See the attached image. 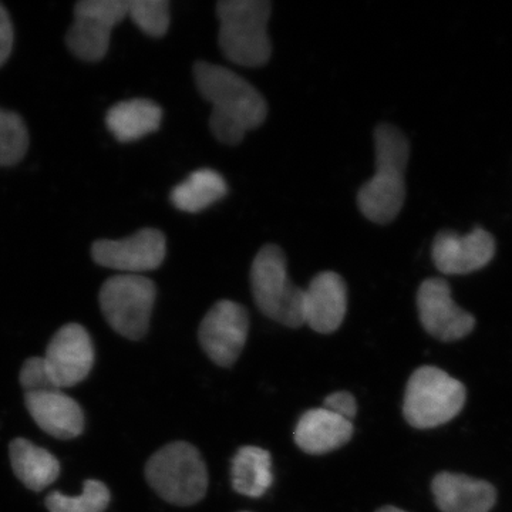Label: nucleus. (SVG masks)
Returning <instances> with one entry per match:
<instances>
[{
  "label": "nucleus",
  "mask_w": 512,
  "mask_h": 512,
  "mask_svg": "<svg viewBox=\"0 0 512 512\" xmlns=\"http://www.w3.org/2000/svg\"><path fill=\"white\" fill-rule=\"evenodd\" d=\"M194 76L198 92L212 106V134L222 144L237 146L248 131L264 124L268 104L262 94L237 73L218 64L198 62Z\"/></svg>",
  "instance_id": "f257e3e1"
},
{
  "label": "nucleus",
  "mask_w": 512,
  "mask_h": 512,
  "mask_svg": "<svg viewBox=\"0 0 512 512\" xmlns=\"http://www.w3.org/2000/svg\"><path fill=\"white\" fill-rule=\"evenodd\" d=\"M375 151V175L357 192V207L367 220L386 225L396 220L406 200L409 140L399 128L380 124L375 130Z\"/></svg>",
  "instance_id": "f03ea898"
},
{
  "label": "nucleus",
  "mask_w": 512,
  "mask_h": 512,
  "mask_svg": "<svg viewBox=\"0 0 512 512\" xmlns=\"http://www.w3.org/2000/svg\"><path fill=\"white\" fill-rule=\"evenodd\" d=\"M271 13L269 0H221L218 3V42L229 62L244 67H261L268 63L272 55L268 36Z\"/></svg>",
  "instance_id": "7ed1b4c3"
},
{
  "label": "nucleus",
  "mask_w": 512,
  "mask_h": 512,
  "mask_svg": "<svg viewBox=\"0 0 512 512\" xmlns=\"http://www.w3.org/2000/svg\"><path fill=\"white\" fill-rule=\"evenodd\" d=\"M146 480L167 503L188 507L200 503L207 494L208 471L197 448L174 441L147 461Z\"/></svg>",
  "instance_id": "20e7f679"
},
{
  "label": "nucleus",
  "mask_w": 512,
  "mask_h": 512,
  "mask_svg": "<svg viewBox=\"0 0 512 512\" xmlns=\"http://www.w3.org/2000/svg\"><path fill=\"white\" fill-rule=\"evenodd\" d=\"M251 289L259 311L269 319L301 328L303 322V289L288 276L286 256L278 245L259 249L251 268Z\"/></svg>",
  "instance_id": "39448f33"
},
{
  "label": "nucleus",
  "mask_w": 512,
  "mask_h": 512,
  "mask_svg": "<svg viewBox=\"0 0 512 512\" xmlns=\"http://www.w3.org/2000/svg\"><path fill=\"white\" fill-rule=\"evenodd\" d=\"M466 387L437 367H420L410 377L403 414L416 429H433L453 420L466 404Z\"/></svg>",
  "instance_id": "423d86ee"
},
{
  "label": "nucleus",
  "mask_w": 512,
  "mask_h": 512,
  "mask_svg": "<svg viewBox=\"0 0 512 512\" xmlns=\"http://www.w3.org/2000/svg\"><path fill=\"white\" fill-rule=\"evenodd\" d=\"M156 299V284L143 275L111 276L99 293L101 313L110 328L134 342L147 335Z\"/></svg>",
  "instance_id": "0eeeda50"
},
{
  "label": "nucleus",
  "mask_w": 512,
  "mask_h": 512,
  "mask_svg": "<svg viewBox=\"0 0 512 512\" xmlns=\"http://www.w3.org/2000/svg\"><path fill=\"white\" fill-rule=\"evenodd\" d=\"M128 0H83L74 6L66 43L84 62H100L109 52L111 33L126 18Z\"/></svg>",
  "instance_id": "6e6552de"
},
{
  "label": "nucleus",
  "mask_w": 512,
  "mask_h": 512,
  "mask_svg": "<svg viewBox=\"0 0 512 512\" xmlns=\"http://www.w3.org/2000/svg\"><path fill=\"white\" fill-rule=\"evenodd\" d=\"M167 255V239L163 232L144 228L124 239H99L94 242L92 256L97 265L127 275H140L163 265Z\"/></svg>",
  "instance_id": "1a4fd4ad"
},
{
  "label": "nucleus",
  "mask_w": 512,
  "mask_h": 512,
  "mask_svg": "<svg viewBox=\"0 0 512 512\" xmlns=\"http://www.w3.org/2000/svg\"><path fill=\"white\" fill-rule=\"evenodd\" d=\"M249 316L237 302L220 301L202 319L200 343L204 352L222 367H231L241 356L247 343Z\"/></svg>",
  "instance_id": "9d476101"
},
{
  "label": "nucleus",
  "mask_w": 512,
  "mask_h": 512,
  "mask_svg": "<svg viewBox=\"0 0 512 512\" xmlns=\"http://www.w3.org/2000/svg\"><path fill=\"white\" fill-rule=\"evenodd\" d=\"M43 360L57 389L77 386L92 372L93 340L84 326L67 323L50 339Z\"/></svg>",
  "instance_id": "9b49d317"
},
{
  "label": "nucleus",
  "mask_w": 512,
  "mask_h": 512,
  "mask_svg": "<svg viewBox=\"0 0 512 512\" xmlns=\"http://www.w3.org/2000/svg\"><path fill=\"white\" fill-rule=\"evenodd\" d=\"M421 325L434 338L453 342L473 332L476 319L453 301L450 285L444 279H426L417 292Z\"/></svg>",
  "instance_id": "f8f14e48"
},
{
  "label": "nucleus",
  "mask_w": 512,
  "mask_h": 512,
  "mask_svg": "<svg viewBox=\"0 0 512 512\" xmlns=\"http://www.w3.org/2000/svg\"><path fill=\"white\" fill-rule=\"evenodd\" d=\"M431 255L441 274H471L490 264L495 255V241L483 228H476L467 235L443 231L434 238Z\"/></svg>",
  "instance_id": "ddd939ff"
},
{
  "label": "nucleus",
  "mask_w": 512,
  "mask_h": 512,
  "mask_svg": "<svg viewBox=\"0 0 512 512\" xmlns=\"http://www.w3.org/2000/svg\"><path fill=\"white\" fill-rule=\"evenodd\" d=\"M348 311V288L342 276L326 271L316 275L303 291V322L315 332H336Z\"/></svg>",
  "instance_id": "4468645a"
},
{
  "label": "nucleus",
  "mask_w": 512,
  "mask_h": 512,
  "mask_svg": "<svg viewBox=\"0 0 512 512\" xmlns=\"http://www.w3.org/2000/svg\"><path fill=\"white\" fill-rule=\"evenodd\" d=\"M26 409L37 426L59 440L82 436L86 417L82 406L62 390L25 393Z\"/></svg>",
  "instance_id": "2eb2a0df"
},
{
  "label": "nucleus",
  "mask_w": 512,
  "mask_h": 512,
  "mask_svg": "<svg viewBox=\"0 0 512 512\" xmlns=\"http://www.w3.org/2000/svg\"><path fill=\"white\" fill-rule=\"evenodd\" d=\"M431 488L443 512H490L497 501L493 485L464 474L440 473Z\"/></svg>",
  "instance_id": "dca6fc26"
},
{
  "label": "nucleus",
  "mask_w": 512,
  "mask_h": 512,
  "mask_svg": "<svg viewBox=\"0 0 512 512\" xmlns=\"http://www.w3.org/2000/svg\"><path fill=\"white\" fill-rule=\"evenodd\" d=\"M353 436L352 421L326 409L308 410L295 429V441L308 454H326L345 446Z\"/></svg>",
  "instance_id": "f3484780"
},
{
  "label": "nucleus",
  "mask_w": 512,
  "mask_h": 512,
  "mask_svg": "<svg viewBox=\"0 0 512 512\" xmlns=\"http://www.w3.org/2000/svg\"><path fill=\"white\" fill-rule=\"evenodd\" d=\"M9 458L13 473L29 490H46L60 476V463L46 448L26 439H15L9 444Z\"/></svg>",
  "instance_id": "a211bd4d"
},
{
  "label": "nucleus",
  "mask_w": 512,
  "mask_h": 512,
  "mask_svg": "<svg viewBox=\"0 0 512 512\" xmlns=\"http://www.w3.org/2000/svg\"><path fill=\"white\" fill-rule=\"evenodd\" d=\"M161 120L163 110L147 99L120 101L106 116L107 128L121 143H133L154 133L160 128Z\"/></svg>",
  "instance_id": "6ab92c4d"
},
{
  "label": "nucleus",
  "mask_w": 512,
  "mask_h": 512,
  "mask_svg": "<svg viewBox=\"0 0 512 512\" xmlns=\"http://www.w3.org/2000/svg\"><path fill=\"white\" fill-rule=\"evenodd\" d=\"M232 487L245 497L259 498L269 490L274 481L271 454L261 447L239 448L232 460Z\"/></svg>",
  "instance_id": "aec40b11"
},
{
  "label": "nucleus",
  "mask_w": 512,
  "mask_h": 512,
  "mask_svg": "<svg viewBox=\"0 0 512 512\" xmlns=\"http://www.w3.org/2000/svg\"><path fill=\"white\" fill-rule=\"evenodd\" d=\"M228 185L218 171L201 168L171 191V202L177 210L197 214L227 195Z\"/></svg>",
  "instance_id": "412c9836"
},
{
  "label": "nucleus",
  "mask_w": 512,
  "mask_h": 512,
  "mask_svg": "<svg viewBox=\"0 0 512 512\" xmlns=\"http://www.w3.org/2000/svg\"><path fill=\"white\" fill-rule=\"evenodd\" d=\"M111 494L109 487L99 480H86L83 493L70 497L59 491L47 495L45 504L50 512H104L109 508Z\"/></svg>",
  "instance_id": "4be33fe9"
},
{
  "label": "nucleus",
  "mask_w": 512,
  "mask_h": 512,
  "mask_svg": "<svg viewBox=\"0 0 512 512\" xmlns=\"http://www.w3.org/2000/svg\"><path fill=\"white\" fill-rule=\"evenodd\" d=\"M30 138L28 127L19 114L0 109V165L18 164L28 153Z\"/></svg>",
  "instance_id": "5701e85b"
},
{
  "label": "nucleus",
  "mask_w": 512,
  "mask_h": 512,
  "mask_svg": "<svg viewBox=\"0 0 512 512\" xmlns=\"http://www.w3.org/2000/svg\"><path fill=\"white\" fill-rule=\"evenodd\" d=\"M131 20L151 37H163L170 28V3L167 0H128Z\"/></svg>",
  "instance_id": "b1692460"
},
{
  "label": "nucleus",
  "mask_w": 512,
  "mask_h": 512,
  "mask_svg": "<svg viewBox=\"0 0 512 512\" xmlns=\"http://www.w3.org/2000/svg\"><path fill=\"white\" fill-rule=\"evenodd\" d=\"M19 382L25 393L59 390L47 372L43 357H30L23 363L19 373Z\"/></svg>",
  "instance_id": "393cba45"
},
{
  "label": "nucleus",
  "mask_w": 512,
  "mask_h": 512,
  "mask_svg": "<svg viewBox=\"0 0 512 512\" xmlns=\"http://www.w3.org/2000/svg\"><path fill=\"white\" fill-rule=\"evenodd\" d=\"M323 409L338 414L342 419L352 421L357 413L355 397L348 392H336L326 397Z\"/></svg>",
  "instance_id": "a878e982"
},
{
  "label": "nucleus",
  "mask_w": 512,
  "mask_h": 512,
  "mask_svg": "<svg viewBox=\"0 0 512 512\" xmlns=\"http://www.w3.org/2000/svg\"><path fill=\"white\" fill-rule=\"evenodd\" d=\"M13 25L8 10L0 5V67L8 62L13 49Z\"/></svg>",
  "instance_id": "bb28decb"
},
{
  "label": "nucleus",
  "mask_w": 512,
  "mask_h": 512,
  "mask_svg": "<svg viewBox=\"0 0 512 512\" xmlns=\"http://www.w3.org/2000/svg\"><path fill=\"white\" fill-rule=\"evenodd\" d=\"M377 512H406V511L399 510V508H396V507H384V508H380V510Z\"/></svg>",
  "instance_id": "cd10ccee"
}]
</instances>
